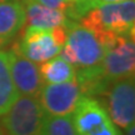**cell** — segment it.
Instances as JSON below:
<instances>
[{
  "instance_id": "cell-19",
  "label": "cell",
  "mask_w": 135,
  "mask_h": 135,
  "mask_svg": "<svg viewBox=\"0 0 135 135\" xmlns=\"http://www.w3.org/2000/svg\"><path fill=\"white\" fill-rule=\"evenodd\" d=\"M0 135H4V133H3V131L0 130Z\"/></svg>"
},
{
  "instance_id": "cell-22",
  "label": "cell",
  "mask_w": 135,
  "mask_h": 135,
  "mask_svg": "<svg viewBox=\"0 0 135 135\" xmlns=\"http://www.w3.org/2000/svg\"><path fill=\"white\" fill-rule=\"evenodd\" d=\"M4 135H6V134H5V133H4Z\"/></svg>"
},
{
  "instance_id": "cell-17",
  "label": "cell",
  "mask_w": 135,
  "mask_h": 135,
  "mask_svg": "<svg viewBox=\"0 0 135 135\" xmlns=\"http://www.w3.org/2000/svg\"><path fill=\"white\" fill-rule=\"evenodd\" d=\"M125 130H126L125 135H135V124L130 125L129 128H126Z\"/></svg>"
},
{
  "instance_id": "cell-3",
  "label": "cell",
  "mask_w": 135,
  "mask_h": 135,
  "mask_svg": "<svg viewBox=\"0 0 135 135\" xmlns=\"http://www.w3.org/2000/svg\"><path fill=\"white\" fill-rule=\"evenodd\" d=\"M104 45L105 53L100 63V69L106 81L113 83L120 79L134 78V33L111 36L104 43Z\"/></svg>"
},
{
  "instance_id": "cell-13",
  "label": "cell",
  "mask_w": 135,
  "mask_h": 135,
  "mask_svg": "<svg viewBox=\"0 0 135 135\" xmlns=\"http://www.w3.org/2000/svg\"><path fill=\"white\" fill-rule=\"evenodd\" d=\"M19 97L10 71L9 53L0 50V116L8 111Z\"/></svg>"
},
{
  "instance_id": "cell-20",
  "label": "cell",
  "mask_w": 135,
  "mask_h": 135,
  "mask_svg": "<svg viewBox=\"0 0 135 135\" xmlns=\"http://www.w3.org/2000/svg\"><path fill=\"white\" fill-rule=\"evenodd\" d=\"M3 1H6V0H0V3H3Z\"/></svg>"
},
{
  "instance_id": "cell-6",
  "label": "cell",
  "mask_w": 135,
  "mask_h": 135,
  "mask_svg": "<svg viewBox=\"0 0 135 135\" xmlns=\"http://www.w3.org/2000/svg\"><path fill=\"white\" fill-rule=\"evenodd\" d=\"M70 116L78 135H123L106 109L93 97L83 95Z\"/></svg>"
},
{
  "instance_id": "cell-16",
  "label": "cell",
  "mask_w": 135,
  "mask_h": 135,
  "mask_svg": "<svg viewBox=\"0 0 135 135\" xmlns=\"http://www.w3.org/2000/svg\"><path fill=\"white\" fill-rule=\"evenodd\" d=\"M95 4H116V3H123V1H126V0H94Z\"/></svg>"
},
{
  "instance_id": "cell-21",
  "label": "cell",
  "mask_w": 135,
  "mask_h": 135,
  "mask_svg": "<svg viewBox=\"0 0 135 135\" xmlns=\"http://www.w3.org/2000/svg\"><path fill=\"white\" fill-rule=\"evenodd\" d=\"M70 1H73V3H74V1H76V0H70Z\"/></svg>"
},
{
  "instance_id": "cell-1",
  "label": "cell",
  "mask_w": 135,
  "mask_h": 135,
  "mask_svg": "<svg viewBox=\"0 0 135 135\" xmlns=\"http://www.w3.org/2000/svg\"><path fill=\"white\" fill-rule=\"evenodd\" d=\"M80 24L91 30L103 43L115 35L134 33L135 1L99 4L83 16Z\"/></svg>"
},
{
  "instance_id": "cell-11",
  "label": "cell",
  "mask_w": 135,
  "mask_h": 135,
  "mask_svg": "<svg viewBox=\"0 0 135 135\" xmlns=\"http://www.w3.org/2000/svg\"><path fill=\"white\" fill-rule=\"evenodd\" d=\"M26 21L23 1L6 0L0 3V39L9 40L20 31Z\"/></svg>"
},
{
  "instance_id": "cell-7",
  "label": "cell",
  "mask_w": 135,
  "mask_h": 135,
  "mask_svg": "<svg viewBox=\"0 0 135 135\" xmlns=\"http://www.w3.org/2000/svg\"><path fill=\"white\" fill-rule=\"evenodd\" d=\"M108 114L113 123L121 129L135 124V83L134 78L113 81L105 90Z\"/></svg>"
},
{
  "instance_id": "cell-14",
  "label": "cell",
  "mask_w": 135,
  "mask_h": 135,
  "mask_svg": "<svg viewBox=\"0 0 135 135\" xmlns=\"http://www.w3.org/2000/svg\"><path fill=\"white\" fill-rule=\"evenodd\" d=\"M39 135H78L71 116L45 115Z\"/></svg>"
},
{
  "instance_id": "cell-15",
  "label": "cell",
  "mask_w": 135,
  "mask_h": 135,
  "mask_svg": "<svg viewBox=\"0 0 135 135\" xmlns=\"http://www.w3.org/2000/svg\"><path fill=\"white\" fill-rule=\"evenodd\" d=\"M35 1H38L39 4L44 5V6H48L50 9L63 11L70 19V14H71L73 6H74V3L70 0H35Z\"/></svg>"
},
{
  "instance_id": "cell-12",
  "label": "cell",
  "mask_w": 135,
  "mask_h": 135,
  "mask_svg": "<svg viewBox=\"0 0 135 135\" xmlns=\"http://www.w3.org/2000/svg\"><path fill=\"white\" fill-rule=\"evenodd\" d=\"M39 69L44 83L46 84H60L76 80V68L60 55L41 63Z\"/></svg>"
},
{
  "instance_id": "cell-5",
  "label": "cell",
  "mask_w": 135,
  "mask_h": 135,
  "mask_svg": "<svg viewBox=\"0 0 135 135\" xmlns=\"http://www.w3.org/2000/svg\"><path fill=\"white\" fill-rule=\"evenodd\" d=\"M66 40V28L56 26L51 29L30 28L25 29L23 39L14 48L24 58L34 63H45L60 54Z\"/></svg>"
},
{
  "instance_id": "cell-9",
  "label": "cell",
  "mask_w": 135,
  "mask_h": 135,
  "mask_svg": "<svg viewBox=\"0 0 135 135\" xmlns=\"http://www.w3.org/2000/svg\"><path fill=\"white\" fill-rule=\"evenodd\" d=\"M8 53L10 60V71L18 94L38 98L45 84L38 64L24 58L15 48Z\"/></svg>"
},
{
  "instance_id": "cell-4",
  "label": "cell",
  "mask_w": 135,
  "mask_h": 135,
  "mask_svg": "<svg viewBox=\"0 0 135 135\" xmlns=\"http://www.w3.org/2000/svg\"><path fill=\"white\" fill-rule=\"evenodd\" d=\"M45 115L38 98L19 95L0 116V128L6 135H39Z\"/></svg>"
},
{
  "instance_id": "cell-2",
  "label": "cell",
  "mask_w": 135,
  "mask_h": 135,
  "mask_svg": "<svg viewBox=\"0 0 135 135\" xmlns=\"http://www.w3.org/2000/svg\"><path fill=\"white\" fill-rule=\"evenodd\" d=\"M105 45L91 30L84 25L71 23L66 28V40L60 56L76 69H88L101 63Z\"/></svg>"
},
{
  "instance_id": "cell-23",
  "label": "cell",
  "mask_w": 135,
  "mask_h": 135,
  "mask_svg": "<svg viewBox=\"0 0 135 135\" xmlns=\"http://www.w3.org/2000/svg\"><path fill=\"white\" fill-rule=\"evenodd\" d=\"M0 130H1V128H0Z\"/></svg>"
},
{
  "instance_id": "cell-18",
  "label": "cell",
  "mask_w": 135,
  "mask_h": 135,
  "mask_svg": "<svg viewBox=\"0 0 135 135\" xmlns=\"http://www.w3.org/2000/svg\"><path fill=\"white\" fill-rule=\"evenodd\" d=\"M8 43V40H4V39H0V49L3 48V46H4L5 44Z\"/></svg>"
},
{
  "instance_id": "cell-10",
  "label": "cell",
  "mask_w": 135,
  "mask_h": 135,
  "mask_svg": "<svg viewBox=\"0 0 135 135\" xmlns=\"http://www.w3.org/2000/svg\"><path fill=\"white\" fill-rule=\"evenodd\" d=\"M23 4L25 8L28 26L30 28H39V29H51L56 26L68 28L71 23H74L68 18L65 13L44 6L35 0H24Z\"/></svg>"
},
{
  "instance_id": "cell-8",
  "label": "cell",
  "mask_w": 135,
  "mask_h": 135,
  "mask_svg": "<svg viewBox=\"0 0 135 135\" xmlns=\"http://www.w3.org/2000/svg\"><path fill=\"white\" fill-rule=\"evenodd\" d=\"M83 97L76 80L60 84H44L39 94V101L46 115L70 116Z\"/></svg>"
}]
</instances>
